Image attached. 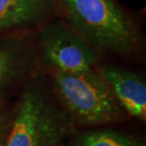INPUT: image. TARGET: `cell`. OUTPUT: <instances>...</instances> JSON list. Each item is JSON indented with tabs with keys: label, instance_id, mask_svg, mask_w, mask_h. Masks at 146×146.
Segmentation results:
<instances>
[{
	"label": "cell",
	"instance_id": "3",
	"mask_svg": "<svg viewBox=\"0 0 146 146\" xmlns=\"http://www.w3.org/2000/svg\"><path fill=\"white\" fill-rule=\"evenodd\" d=\"M66 131V119L42 95L29 90L23 95L2 146H58Z\"/></svg>",
	"mask_w": 146,
	"mask_h": 146
},
{
	"label": "cell",
	"instance_id": "6",
	"mask_svg": "<svg viewBox=\"0 0 146 146\" xmlns=\"http://www.w3.org/2000/svg\"><path fill=\"white\" fill-rule=\"evenodd\" d=\"M46 3L48 0H0V30L33 21Z\"/></svg>",
	"mask_w": 146,
	"mask_h": 146
},
{
	"label": "cell",
	"instance_id": "2",
	"mask_svg": "<svg viewBox=\"0 0 146 146\" xmlns=\"http://www.w3.org/2000/svg\"><path fill=\"white\" fill-rule=\"evenodd\" d=\"M54 81L66 108L82 123L104 124L121 117V106L112 90L92 68L79 72L56 70Z\"/></svg>",
	"mask_w": 146,
	"mask_h": 146
},
{
	"label": "cell",
	"instance_id": "5",
	"mask_svg": "<svg viewBox=\"0 0 146 146\" xmlns=\"http://www.w3.org/2000/svg\"><path fill=\"white\" fill-rule=\"evenodd\" d=\"M104 80L121 107L141 121L146 119V84L137 75L123 69L106 66L101 69Z\"/></svg>",
	"mask_w": 146,
	"mask_h": 146
},
{
	"label": "cell",
	"instance_id": "8",
	"mask_svg": "<svg viewBox=\"0 0 146 146\" xmlns=\"http://www.w3.org/2000/svg\"><path fill=\"white\" fill-rule=\"evenodd\" d=\"M11 66V53L6 49H0V86H2L6 76Z\"/></svg>",
	"mask_w": 146,
	"mask_h": 146
},
{
	"label": "cell",
	"instance_id": "9",
	"mask_svg": "<svg viewBox=\"0 0 146 146\" xmlns=\"http://www.w3.org/2000/svg\"><path fill=\"white\" fill-rule=\"evenodd\" d=\"M6 127V119L3 115H0V146L3 145V136Z\"/></svg>",
	"mask_w": 146,
	"mask_h": 146
},
{
	"label": "cell",
	"instance_id": "7",
	"mask_svg": "<svg viewBox=\"0 0 146 146\" xmlns=\"http://www.w3.org/2000/svg\"><path fill=\"white\" fill-rule=\"evenodd\" d=\"M75 146H144L134 137L112 130L86 132L76 139Z\"/></svg>",
	"mask_w": 146,
	"mask_h": 146
},
{
	"label": "cell",
	"instance_id": "1",
	"mask_svg": "<svg viewBox=\"0 0 146 146\" xmlns=\"http://www.w3.org/2000/svg\"><path fill=\"white\" fill-rule=\"evenodd\" d=\"M62 1L73 28L88 46L116 52L135 48V31L113 0Z\"/></svg>",
	"mask_w": 146,
	"mask_h": 146
},
{
	"label": "cell",
	"instance_id": "4",
	"mask_svg": "<svg viewBox=\"0 0 146 146\" xmlns=\"http://www.w3.org/2000/svg\"><path fill=\"white\" fill-rule=\"evenodd\" d=\"M43 49L46 59L59 71L88 70L98 60L91 46L62 26L46 30L43 37Z\"/></svg>",
	"mask_w": 146,
	"mask_h": 146
}]
</instances>
